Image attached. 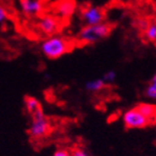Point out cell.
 I'll return each instance as SVG.
<instances>
[{
	"label": "cell",
	"mask_w": 156,
	"mask_h": 156,
	"mask_svg": "<svg viewBox=\"0 0 156 156\" xmlns=\"http://www.w3.org/2000/svg\"><path fill=\"white\" fill-rule=\"evenodd\" d=\"M52 127L50 120L44 114V111L40 109L34 115H31V125L29 127V134L33 138H44L51 133Z\"/></svg>",
	"instance_id": "obj_3"
},
{
	"label": "cell",
	"mask_w": 156,
	"mask_h": 156,
	"mask_svg": "<svg viewBox=\"0 0 156 156\" xmlns=\"http://www.w3.org/2000/svg\"><path fill=\"white\" fill-rule=\"evenodd\" d=\"M19 5L26 16H38L44 11L41 0H19Z\"/></svg>",
	"instance_id": "obj_7"
},
{
	"label": "cell",
	"mask_w": 156,
	"mask_h": 156,
	"mask_svg": "<svg viewBox=\"0 0 156 156\" xmlns=\"http://www.w3.org/2000/svg\"><path fill=\"white\" fill-rule=\"evenodd\" d=\"M123 122L126 128H132V129L145 128V127L152 124V120H150L148 118H146L145 116L140 114V111L136 108V106L124 113Z\"/></svg>",
	"instance_id": "obj_4"
},
{
	"label": "cell",
	"mask_w": 156,
	"mask_h": 156,
	"mask_svg": "<svg viewBox=\"0 0 156 156\" xmlns=\"http://www.w3.org/2000/svg\"><path fill=\"white\" fill-rule=\"evenodd\" d=\"M150 25H151L150 20L146 19V18H140V19L137 20V23H136V27L142 31V33H145L147 28L150 27Z\"/></svg>",
	"instance_id": "obj_13"
},
{
	"label": "cell",
	"mask_w": 156,
	"mask_h": 156,
	"mask_svg": "<svg viewBox=\"0 0 156 156\" xmlns=\"http://www.w3.org/2000/svg\"><path fill=\"white\" fill-rule=\"evenodd\" d=\"M101 79L105 81V84H112L116 79V73L114 70H108L107 73H105Z\"/></svg>",
	"instance_id": "obj_15"
},
{
	"label": "cell",
	"mask_w": 156,
	"mask_h": 156,
	"mask_svg": "<svg viewBox=\"0 0 156 156\" xmlns=\"http://www.w3.org/2000/svg\"><path fill=\"white\" fill-rule=\"evenodd\" d=\"M8 19V12L5 9V7L0 5V25L6 23V20Z\"/></svg>",
	"instance_id": "obj_17"
},
{
	"label": "cell",
	"mask_w": 156,
	"mask_h": 156,
	"mask_svg": "<svg viewBox=\"0 0 156 156\" xmlns=\"http://www.w3.org/2000/svg\"><path fill=\"white\" fill-rule=\"evenodd\" d=\"M52 156H72V154H70V151L66 150V148H58L54 152Z\"/></svg>",
	"instance_id": "obj_18"
},
{
	"label": "cell",
	"mask_w": 156,
	"mask_h": 156,
	"mask_svg": "<svg viewBox=\"0 0 156 156\" xmlns=\"http://www.w3.org/2000/svg\"><path fill=\"white\" fill-rule=\"evenodd\" d=\"M145 95H146L147 98L156 99V84L151 83V84L147 86L146 90H145Z\"/></svg>",
	"instance_id": "obj_14"
},
{
	"label": "cell",
	"mask_w": 156,
	"mask_h": 156,
	"mask_svg": "<svg viewBox=\"0 0 156 156\" xmlns=\"http://www.w3.org/2000/svg\"><path fill=\"white\" fill-rule=\"evenodd\" d=\"M37 28L45 35H55L60 28V23L57 19V17L51 15H44L39 18Z\"/></svg>",
	"instance_id": "obj_6"
},
{
	"label": "cell",
	"mask_w": 156,
	"mask_h": 156,
	"mask_svg": "<svg viewBox=\"0 0 156 156\" xmlns=\"http://www.w3.org/2000/svg\"><path fill=\"white\" fill-rule=\"evenodd\" d=\"M136 108L140 111V113L146 118L153 122L156 119V106L153 104H147V103H140L136 106Z\"/></svg>",
	"instance_id": "obj_9"
},
{
	"label": "cell",
	"mask_w": 156,
	"mask_h": 156,
	"mask_svg": "<svg viewBox=\"0 0 156 156\" xmlns=\"http://www.w3.org/2000/svg\"><path fill=\"white\" fill-rule=\"evenodd\" d=\"M76 1L75 0H58L54 5V10L59 16L68 18L75 12Z\"/></svg>",
	"instance_id": "obj_8"
},
{
	"label": "cell",
	"mask_w": 156,
	"mask_h": 156,
	"mask_svg": "<svg viewBox=\"0 0 156 156\" xmlns=\"http://www.w3.org/2000/svg\"><path fill=\"white\" fill-rule=\"evenodd\" d=\"M76 42L62 36H50L41 44L42 54L48 59H58L75 48Z\"/></svg>",
	"instance_id": "obj_1"
},
{
	"label": "cell",
	"mask_w": 156,
	"mask_h": 156,
	"mask_svg": "<svg viewBox=\"0 0 156 156\" xmlns=\"http://www.w3.org/2000/svg\"><path fill=\"white\" fill-rule=\"evenodd\" d=\"M112 30H113V25L105 23L96 26H85L78 35V40L84 45H91L108 37Z\"/></svg>",
	"instance_id": "obj_2"
},
{
	"label": "cell",
	"mask_w": 156,
	"mask_h": 156,
	"mask_svg": "<svg viewBox=\"0 0 156 156\" xmlns=\"http://www.w3.org/2000/svg\"><path fill=\"white\" fill-rule=\"evenodd\" d=\"M25 106H26V111L28 112V114L34 115L38 111L42 109V106L40 104V101L37 98L33 97V96H26L25 97Z\"/></svg>",
	"instance_id": "obj_10"
},
{
	"label": "cell",
	"mask_w": 156,
	"mask_h": 156,
	"mask_svg": "<svg viewBox=\"0 0 156 156\" xmlns=\"http://www.w3.org/2000/svg\"><path fill=\"white\" fill-rule=\"evenodd\" d=\"M81 19L86 26H96L104 23L106 12L101 7L87 6L80 10Z\"/></svg>",
	"instance_id": "obj_5"
},
{
	"label": "cell",
	"mask_w": 156,
	"mask_h": 156,
	"mask_svg": "<svg viewBox=\"0 0 156 156\" xmlns=\"http://www.w3.org/2000/svg\"><path fill=\"white\" fill-rule=\"evenodd\" d=\"M144 35L148 41H156V23H151Z\"/></svg>",
	"instance_id": "obj_12"
},
{
	"label": "cell",
	"mask_w": 156,
	"mask_h": 156,
	"mask_svg": "<svg viewBox=\"0 0 156 156\" xmlns=\"http://www.w3.org/2000/svg\"><path fill=\"white\" fill-rule=\"evenodd\" d=\"M151 83H153V84H156V73H155V75L153 76V78H152Z\"/></svg>",
	"instance_id": "obj_19"
},
{
	"label": "cell",
	"mask_w": 156,
	"mask_h": 156,
	"mask_svg": "<svg viewBox=\"0 0 156 156\" xmlns=\"http://www.w3.org/2000/svg\"><path fill=\"white\" fill-rule=\"evenodd\" d=\"M70 154L72 156H89L88 152L83 147H75L70 151Z\"/></svg>",
	"instance_id": "obj_16"
},
{
	"label": "cell",
	"mask_w": 156,
	"mask_h": 156,
	"mask_svg": "<svg viewBox=\"0 0 156 156\" xmlns=\"http://www.w3.org/2000/svg\"><path fill=\"white\" fill-rule=\"evenodd\" d=\"M106 84L101 78H97L94 80H89L86 83V89L90 93H97V91L104 89Z\"/></svg>",
	"instance_id": "obj_11"
}]
</instances>
